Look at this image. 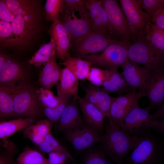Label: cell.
Listing matches in <instances>:
<instances>
[{"label":"cell","instance_id":"cell-1","mask_svg":"<svg viewBox=\"0 0 164 164\" xmlns=\"http://www.w3.org/2000/svg\"><path fill=\"white\" fill-rule=\"evenodd\" d=\"M3 1L14 16L10 22L14 39L13 48L26 49L36 40L41 30L44 14L40 1Z\"/></svg>","mask_w":164,"mask_h":164},{"label":"cell","instance_id":"cell-2","mask_svg":"<svg viewBox=\"0 0 164 164\" xmlns=\"http://www.w3.org/2000/svg\"><path fill=\"white\" fill-rule=\"evenodd\" d=\"M85 2L84 0H64L63 9L59 19L71 41L93 31Z\"/></svg>","mask_w":164,"mask_h":164},{"label":"cell","instance_id":"cell-3","mask_svg":"<svg viewBox=\"0 0 164 164\" xmlns=\"http://www.w3.org/2000/svg\"><path fill=\"white\" fill-rule=\"evenodd\" d=\"M138 138L129 135L109 121L105 134L101 136L100 147L111 161L123 164Z\"/></svg>","mask_w":164,"mask_h":164},{"label":"cell","instance_id":"cell-4","mask_svg":"<svg viewBox=\"0 0 164 164\" xmlns=\"http://www.w3.org/2000/svg\"><path fill=\"white\" fill-rule=\"evenodd\" d=\"M125 160V164H161L164 147L160 141L149 131L138 138Z\"/></svg>","mask_w":164,"mask_h":164},{"label":"cell","instance_id":"cell-5","mask_svg":"<svg viewBox=\"0 0 164 164\" xmlns=\"http://www.w3.org/2000/svg\"><path fill=\"white\" fill-rule=\"evenodd\" d=\"M119 2L129 27L132 42L136 39H145L152 24L138 0H120Z\"/></svg>","mask_w":164,"mask_h":164},{"label":"cell","instance_id":"cell-6","mask_svg":"<svg viewBox=\"0 0 164 164\" xmlns=\"http://www.w3.org/2000/svg\"><path fill=\"white\" fill-rule=\"evenodd\" d=\"M13 104L14 116L39 120L44 108L38 99L36 91L30 86L11 94Z\"/></svg>","mask_w":164,"mask_h":164},{"label":"cell","instance_id":"cell-7","mask_svg":"<svg viewBox=\"0 0 164 164\" xmlns=\"http://www.w3.org/2000/svg\"><path fill=\"white\" fill-rule=\"evenodd\" d=\"M127 58L143 65L150 72L164 66V59L145 38L136 39L128 46Z\"/></svg>","mask_w":164,"mask_h":164},{"label":"cell","instance_id":"cell-8","mask_svg":"<svg viewBox=\"0 0 164 164\" xmlns=\"http://www.w3.org/2000/svg\"><path fill=\"white\" fill-rule=\"evenodd\" d=\"M28 73L19 63L10 58L0 72V89L12 94L31 86L28 84Z\"/></svg>","mask_w":164,"mask_h":164},{"label":"cell","instance_id":"cell-9","mask_svg":"<svg viewBox=\"0 0 164 164\" xmlns=\"http://www.w3.org/2000/svg\"><path fill=\"white\" fill-rule=\"evenodd\" d=\"M158 121L153 114L139 106L125 116L120 128L129 135L139 138L148 133Z\"/></svg>","mask_w":164,"mask_h":164},{"label":"cell","instance_id":"cell-10","mask_svg":"<svg viewBox=\"0 0 164 164\" xmlns=\"http://www.w3.org/2000/svg\"><path fill=\"white\" fill-rule=\"evenodd\" d=\"M127 56L128 47L119 42L108 46L100 54L87 55L82 57L90 62L91 67L106 69L121 67Z\"/></svg>","mask_w":164,"mask_h":164},{"label":"cell","instance_id":"cell-11","mask_svg":"<svg viewBox=\"0 0 164 164\" xmlns=\"http://www.w3.org/2000/svg\"><path fill=\"white\" fill-rule=\"evenodd\" d=\"M115 35L127 47L132 40L129 26L122 9L115 0H101Z\"/></svg>","mask_w":164,"mask_h":164},{"label":"cell","instance_id":"cell-12","mask_svg":"<svg viewBox=\"0 0 164 164\" xmlns=\"http://www.w3.org/2000/svg\"><path fill=\"white\" fill-rule=\"evenodd\" d=\"M74 42L77 52L83 57L104 50L111 44L121 42L115 36L92 31Z\"/></svg>","mask_w":164,"mask_h":164},{"label":"cell","instance_id":"cell-13","mask_svg":"<svg viewBox=\"0 0 164 164\" xmlns=\"http://www.w3.org/2000/svg\"><path fill=\"white\" fill-rule=\"evenodd\" d=\"M146 97L149 105L145 109L149 112L157 108L164 101V68L161 67L151 72L145 85L140 90Z\"/></svg>","mask_w":164,"mask_h":164},{"label":"cell","instance_id":"cell-14","mask_svg":"<svg viewBox=\"0 0 164 164\" xmlns=\"http://www.w3.org/2000/svg\"><path fill=\"white\" fill-rule=\"evenodd\" d=\"M143 97H145L144 93L140 91L137 92L136 89L131 93L114 97L108 118L109 121L121 128L124 117L132 109L139 106L138 101Z\"/></svg>","mask_w":164,"mask_h":164},{"label":"cell","instance_id":"cell-15","mask_svg":"<svg viewBox=\"0 0 164 164\" xmlns=\"http://www.w3.org/2000/svg\"><path fill=\"white\" fill-rule=\"evenodd\" d=\"M65 138L71 144L77 152H82L100 142L99 132L87 124L63 132Z\"/></svg>","mask_w":164,"mask_h":164},{"label":"cell","instance_id":"cell-16","mask_svg":"<svg viewBox=\"0 0 164 164\" xmlns=\"http://www.w3.org/2000/svg\"><path fill=\"white\" fill-rule=\"evenodd\" d=\"M78 100L73 97L63 112L55 129L57 132L64 131L82 126L86 123L81 116L78 108Z\"/></svg>","mask_w":164,"mask_h":164},{"label":"cell","instance_id":"cell-17","mask_svg":"<svg viewBox=\"0 0 164 164\" xmlns=\"http://www.w3.org/2000/svg\"><path fill=\"white\" fill-rule=\"evenodd\" d=\"M121 67L122 71L121 73L123 78L129 86L136 89H142L151 74L148 69L128 59Z\"/></svg>","mask_w":164,"mask_h":164},{"label":"cell","instance_id":"cell-18","mask_svg":"<svg viewBox=\"0 0 164 164\" xmlns=\"http://www.w3.org/2000/svg\"><path fill=\"white\" fill-rule=\"evenodd\" d=\"M104 70L105 77L102 88L109 94L114 92L119 95L131 93L136 89L127 84L118 71V68Z\"/></svg>","mask_w":164,"mask_h":164},{"label":"cell","instance_id":"cell-19","mask_svg":"<svg viewBox=\"0 0 164 164\" xmlns=\"http://www.w3.org/2000/svg\"><path fill=\"white\" fill-rule=\"evenodd\" d=\"M49 33L55 43L56 55L63 61L71 47V41L59 19L51 25Z\"/></svg>","mask_w":164,"mask_h":164},{"label":"cell","instance_id":"cell-20","mask_svg":"<svg viewBox=\"0 0 164 164\" xmlns=\"http://www.w3.org/2000/svg\"><path fill=\"white\" fill-rule=\"evenodd\" d=\"M78 101L85 122L99 133L104 128V117L103 114L95 105L89 101L85 96Z\"/></svg>","mask_w":164,"mask_h":164},{"label":"cell","instance_id":"cell-21","mask_svg":"<svg viewBox=\"0 0 164 164\" xmlns=\"http://www.w3.org/2000/svg\"><path fill=\"white\" fill-rule=\"evenodd\" d=\"M60 70L56 63L55 53L45 63L40 71L39 82L41 87L50 89L56 84L59 80Z\"/></svg>","mask_w":164,"mask_h":164},{"label":"cell","instance_id":"cell-22","mask_svg":"<svg viewBox=\"0 0 164 164\" xmlns=\"http://www.w3.org/2000/svg\"><path fill=\"white\" fill-rule=\"evenodd\" d=\"M52 125L48 120L39 119L23 129V136L38 146L46 136L51 133Z\"/></svg>","mask_w":164,"mask_h":164},{"label":"cell","instance_id":"cell-23","mask_svg":"<svg viewBox=\"0 0 164 164\" xmlns=\"http://www.w3.org/2000/svg\"><path fill=\"white\" fill-rule=\"evenodd\" d=\"M59 83L60 92L71 95L78 101L81 98L78 95V80L77 78L67 67L61 69Z\"/></svg>","mask_w":164,"mask_h":164},{"label":"cell","instance_id":"cell-24","mask_svg":"<svg viewBox=\"0 0 164 164\" xmlns=\"http://www.w3.org/2000/svg\"><path fill=\"white\" fill-rule=\"evenodd\" d=\"M37 120L35 119L21 117L0 122V140L6 139Z\"/></svg>","mask_w":164,"mask_h":164},{"label":"cell","instance_id":"cell-25","mask_svg":"<svg viewBox=\"0 0 164 164\" xmlns=\"http://www.w3.org/2000/svg\"><path fill=\"white\" fill-rule=\"evenodd\" d=\"M63 61L62 64L67 68L79 80L86 79L91 67L90 62L79 58L73 57L68 53Z\"/></svg>","mask_w":164,"mask_h":164},{"label":"cell","instance_id":"cell-26","mask_svg":"<svg viewBox=\"0 0 164 164\" xmlns=\"http://www.w3.org/2000/svg\"><path fill=\"white\" fill-rule=\"evenodd\" d=\"M56 87L57 96L60 99L59 104L54 108H44L43 110V115L48 118V120L52 125L54 126L55 128L64 109L73 98L70 95L63 94L60 92L58 82L56 84Z\"/></svg>","mask_w":164,"mask_h":164},{"label":"cell","instance_id":"cell-27","mask_svg":"<svg viewBox=\"0 0 164 164\" xmlns=\"http://www.w3.org/2000/svg\"><path fill=\"white\" fill-rule=\"evenodd\" d=\"M100 147L94 145L82 154L80 164H112Z\"/></svg>","mask_w":164,"mask_h":164},{"label":"cell","instance_id":"cell-28","mask_svg":"<svg viewBox=\"0 0 164 164\" xmlns=\"http://www.w3.org/2000/svg\"><path fill=\"white\" fill-rule=\"evenodd\" d=\"M89 87L95 97L97 102L96 107L102 113L104 117L108 118L114 97L111 96L102 88L93 85Z\"/></svg>","mask_w":164,"mask_h":164},{"label":"cell","instance_id":"cell-29","mask_svg":"<svg viewBox=\"0 0 164 164\" xmlns=\"http://www.w3.org/2000/svg\"><path fill=\"white\" fill-rule=\"evenodd\" d=\"M146 40L164 59V30L152 24L145 36Z\"/></svg>","mask_w":164,"mask_h":164},{"label":"cell","instance_id":"cell-30","mask_svg":"<svg viewBox=\"0 0 164 164\" xmlns=\"http://www.w3.org/2000/svg\"><path fill=\"white\" fill-rule=\"evenodd\" d=\"M56 53V46L54 41L50 39L48 43L42 45L39 50L29 60L31 64L40 66L45 63Z\"/></svg>","mask_w":164,"mask_h":164},{"label":"cell","instance_id":"cell-31","mask_svg":"<svg viewBox=\"0 0 164 164\" xmlns=\"http://www.w3.org/2000/svg\"><path fill=\"white\" fill-rule=\"evenodd\" d=\"M15 163L17 164H49L48 159L38 151L28 146L18 156Z\"/></svg>","mask_w":164,"mask_h":164},{"label":"cell","instance_id":"cell-32","mask_svg":"<svg viewBox=\"0 0 164 164\" xmlns=\"http://www.w3.org/2000/svg\"><path fill=\"white\" fill-rule=\"evenodd\" d=\"M0 140V164H15L14 157L19 149L17 145L11 140Z\"/></svg>","mask_w":164,"mask_h":164},{"label":"cell","instance_id":"cell-33","mask_svg":"<svg viewBox=\"0 0 164 164\" xmlns=\"http://www.w3.org/2000/svg\"><path fill=\"white\" fill-rule=\"evenodd\" d=\"M15 117L11 94L0 89V122Z\"/></svg>","mask_w":164,"mask_h":164},{"label":"cell","instance_id":"cell-34","mask_svg":"<svg viewBox=\"0 0 164 164\" xmlns=\"http://www.w3.org/2000/svg\"><path fill=\"white\" fill-rule=\"evenodd\" d=\"M63 0H46L43 9L46 18L53 22L57 21L63 11Z\"/></svg>","mask_w":164,"mask_h":164},{"label":"cell","instance_id":"cell-35","mask_svg":"<svg viewBox=\"0 0 164 164\" xmlns=\"http://www.w3.org/2000/svg\"><path fill=\"white\" fill-rule=\"evenodd\" d=\"M36 93L39 102L44 108H54L59 104V98L54 96L53 92L50 89L41 87L36 91Z\"/></svg>","mask_w":164,"mask_h":164},{"label":"cell","instance_id":"cell-36","mask_svg":"<svg viewBox=\"0 0 164 164\" xmlns=\"http://www.w3.org/2000/svg\"><path fill=\"white\" fill-rule=\"evenodd\" d=\"M14 41L10 23L0 19V45L13 48Z\"/></svg>","mask_w":164,"mask_h":164},{"label":"cell","instance_id":"cell-37","mask_svg":"<svg viewBox=\"0 0 164 164\" xmlns=\"http://www.w3.org/2000/svg\"><path fill=\"white\" fill-rule=\"evenodd\" d=\"M105 77L104 70L94 67H91L86 79L93 85L102 86Z\"/></svg>","mask_w":164,"mask_h":164},{"label":"cell","instance_id":"cell-38","mask_svg":"<svg viewBox=\"0 0 164 164\" xmlns=\"http://www.w3.org/2000/svg\"><path fill=\"white\" fill-rule=\"evenodd\" d=\"M142 8L144 9L150 19L153 14L161 7H163L164 0H138Z\"/></svg>","mask_w":164,"mask_h":164},{"label":"cell","instance_id":"cell-39","mask_svg":"<svg viewBox=\"0 0 164 164\" xmlns=\"http://www.w3.org/2000/svg\"><path fill=\"white\" fill-rule=\"evenodd\" d=\"M44 139L49 142L55 151H57L64 154L67 158L73 162L75 161V159L66 149L63 146L56 138L53 135L52 133L46 135Z\"/></svg>","mask_w":164,"mask_h":164},{"label":"cell","instance_id":"cell-40","mask_svg":"<svg viewBox=\"0 0 164 164\" xmlns=\"http://www.w3.org/2000/svg\"><path fill=\"white\" fill-rule=\"evenodd\" d=\"M85 7L89 12L90 18L97 15L103 7L102 2L97 0H86Z\"/></svg>","mask_w":164,"mask_h":164},{"label":"cell","instance_id":"cell-41","mask_svg":"<svg viewBox=\"0 0 164 164\" xmlns=\"http://www.w3.org/2000/svg\"><path fill=\"white\" fill-rule=\"evenodd\" d=\"M49 164H66L67 158L64 154L57 151H53L48 153Z\"/></svg>","mask_w":164,"mask_h":164},{"label":"cell","instance_id":"cell-42","mask_svg":"<svg viewBox=\"0 0 164 164\" xmlns=\"http://www.w3.org/2000/svg\"><path fill=\"white\" fill-rule=\"evenodd\" d=\"M151 21L157 27L164 30V9L161 7L152 16Z\"/></svg>","mask_w":164,"mask_h":164},{"label":"cell","instance_id":"cell-43","mask_svg":"<svg viewBox=\"0 0 164 164\" xmlns=\"http://www.w3.org/2000/svg\"><path fill=\"white\" fill-rule=\"evenodd\" d=\"M13 14L9 10L3 0H0V19L10 22L13 18Z\"/></svg>","mask_w":164,"mask_h":164},{"label":"cell","instance_id":"cell-44","mask_svg":"<svg viewBox=\"0 0 164 164\" xmlns=\"http://www.w3.org/2000/svg\"><path fill=\"white\" fill-rule=\"evenodd\" d=\"M38 146L41 151L43 153L48 154L52 151H55L51 145L45 139Z\"/></svg>","mask_w":164,"mask_h":164},{"label":"cell","instance_id":"cell-45","mask_svg":"<svg viewBox=\"0 0 164 164\" xmlns=\"http://www.w3.org/2000/svg\"><path fill=\"white\" fill-rule=\"evenodd\" d=\"M153 130L157 131L160 133H164V118L162 119L159 121H158L157 122L152 128Z\"/></svg>","mask_w":164,"mask_h":164},{"label":"cell","instance_id":"cell-46","mask_svg":"<svg viewBox=\"0 0 164 164\" xmlns=\"http://www.w3.org/2000/svg\"><path fill=\"white\" fill-rule=\"evenodd\" d=\"M153 115L158 119L161 120L164 118V103L157 108V110Z\"/></svg>","mask_w":164,"mask_h":164},{"label":"cell","instance_id":"cell-47","mask_svg":"<svg viewBox=\"0 0 164 164\" xmlns=\"http://www.w3.org/2000/svg\"><path fill=\"white\" fill-rule=\"evenodd\" d=\"M9 58L7 55L0 51V72L4 64Z\"/></svg>","mask_w":164,"mask_h":164},{"label":"cell","instance_id":"cell-48","mask_svg":"<svg viewBox=\"0 0 164 164\" xmlns=\"http://www.w3.org/2000/svg\"><path fill=\"white\" fill-rule=\"evenodd\" d=\"M117 164H120V163H117Z\"/></svg>","mask_w":164,"mask_h":164}]
</instances>
